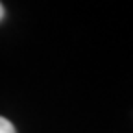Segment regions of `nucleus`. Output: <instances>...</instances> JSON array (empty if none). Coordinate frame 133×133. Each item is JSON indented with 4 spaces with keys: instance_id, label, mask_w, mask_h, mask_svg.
<instances>
[{
    "instance_id": "f257e3e1",
    "label": "nucleus",
    "mask_w": 133,
    "mask_h": 133,
    "mask_svg": "<svg viewBox=\"0 0 133 133\" xmlns=\"http://www.w3.org/2000/svg\"><path fill=\"white\" fill-rule=\"evenodd\" d=\"M0 133H15L13 124L8 118H4V116H0Z\"/></svg>"
},
{
    "instance_id": "f03ea898",
    "label": "nucleus",
    "mask_w": 133,
    "mask_h": 133,
    "mask_svg": "<svg viewBox=\"0 0 133 133\" xmlns=\"http://www.w3.org/2000/svg\"><path fill=\"white\" fill-rule=\"evenodd\" d=\"M2 19H4V6L0 4V21H2Z\"/></svg>"
}]
</instances>
